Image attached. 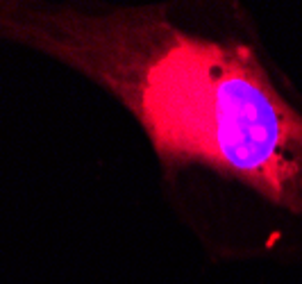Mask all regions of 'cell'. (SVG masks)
Returning <instances> with one entry per match:
<instances>
[{
  "mask_svg": "<svg viewBox=\"0 0 302 284\" xmlns=\"http://www.w3.org/2000/svg\"><path fill=\"white\" fill-rule=\"evenodd\" d=\"M0 34L119 98L168 173L207 166L302 212V114L248 43L184 30L164 7L87 12L0 2Z\"/></svg>",
  "mask_w": 302,
  "mask_h": 284,
  "instance_id": "obj_1",
  "label": "cell"
}]
</instances>
